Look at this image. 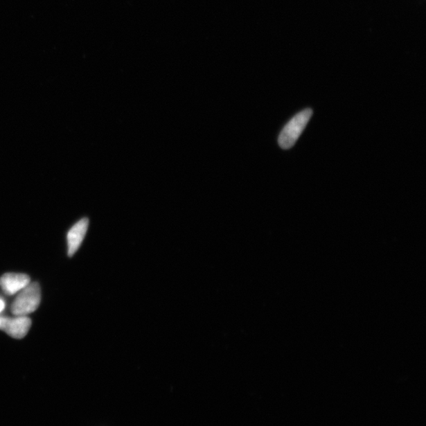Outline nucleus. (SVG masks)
<instances>
[{
	"label": "nucleus",
	"mask_w": 426,
	"mask_h": 426,
	"mask_svg": "<svg viewBox=\"0 0 426 426\" xmlns=\"http://www.w3.org/2000/svg\"><path fill=\"white\" fill-rule=\"evenodd\" d=\"M30 283V276L21 274H6L0 278V287L9 295L21 291Z\"/></svg>",
	"instance_id": "39448f33"
},
{
	"label": "nucleus",
	"mask_w": 426,
	"mask_h": 426,
	"mask_svg": "<svg viewBox=\"0 0 426 426\" xmlns=\"http://www.w3.org/2000/svg\"><path fill=\"white\" fill-rule=\"evenodd\" d=\"M312 115V109H306L298 113L287 123L282 130L279 139H278V143L282 149H291L296 143L306 127V125L308 124Z\"/></svg>",
	"instance_id": "f257e3e1"
},
{
	"label": "nucleus",
	"mask_w": 426,
	"mask_h": 426,
	"mask_svg": "<svg viewBox=\"0 0 426 426\" xmlns=\"http://www.w3.org/2000/svg\"><path fill=\"white\" fill-rule=\"evenodd\" d=\"M5 303L3 300L0 299V312L4 309Z\"/></svg>",
	"instance_id": "423d86ee"
},
{
	"label": "nucleus",
	"mask_w": 426,
	"mask_h": 426,
	"mask_svg": "<svg viewBox=\"0 0 426 426\" xmlns=\"http://www.w3.org/2000/svg\"><path fill=\"white\" fill-rule=\"evenodd\" d=\"M88 218H83L73 225L67 234L68 256L72 257L77 252L84 240L89 227Z\"/></svg>",
	"instance_id": "20e7f679"
},
{
	"label": "nucleus",
	"mask_w": 426,
	"mask_h": 426,
	"mask_svg": "<svg viewBox=\"0 0 426 426\" xmlns=\"http://www.w3.org/2000/svg\"><path fill=\"white\" fill-rule=\"evenodd\" d=\"M31 325L30 318L26 316H17L15 318L0 317V330L15 339L24 338L30 331Z\"/></svg>",
	"instance_id": "7ed1b4c3"
},
{
	"label": "nucleus",
	"mask_w": 426,
	"mask_h": 426,
	"mask_svg": "<svg viewBox=\"0 0 426 426\" xmlns=\"http://www.w3.org/2000/svg\"><path fill=\"white\" fill-rule=\"evenodd\" d=\"M42 292L38 283H28L11 305V312L15 316H26L35 311L41 303Z\"/></svg>",
	"instance_id": "f03ea898"
}]
</instances>
